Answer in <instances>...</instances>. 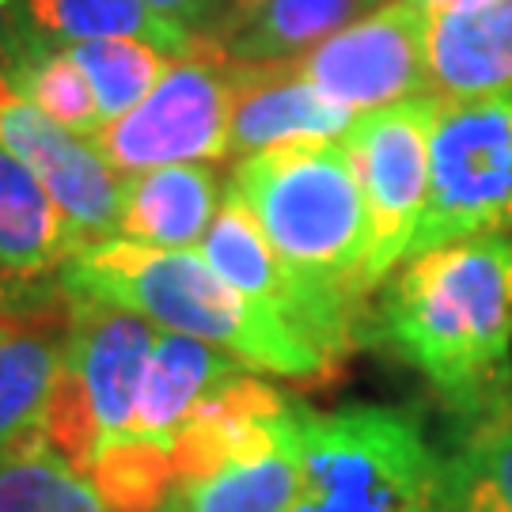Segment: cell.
<instances>
[{
  "mask_svg": "<svg viewBox=\"0 0 512 512\" xmlns=\"http://www.w3.org/2000/svg\"><path fill=\"white\" fill-rule=\"evenodd\" d=\"M224 194L255 217L281 266L334 327L353 346L368 338V209L346 141H293L243 156Z\"/></svg>",
  "mask_w": 512,
  "mask_h": 512,
  "instance_id": "2",
  "label": "cell"
},
{
  "mask_svg": "<svg viewBox=\"0 0 512 512\" xmlns=\"http://www.w3.org/2000/svg\"><path fill=\"white\" fill-rule=\"evenodd\" d=\"M220 183L205 164H167L129 175L122 236L148 247L194 251L217 217Z\"/></svg>",
  "mask_w": 512,
  "mask_h": 512,
  "instance_id": "19",
  "label": "cell"
},
{
  "mask_svg": "<svg viewBox=\"0 0 512 512\" xmlns=\"http://www.w3.org/2000/svg\"><path fill=\"white\" fill-rule=\"evenodd\" d=\"M80 251L73 228L38 175L0 145V315L65 293L61 270Z\"/></svg>",
  "mask_w": 512,
  "mask_h": 512,
  "instance_id": "11",
  "label": "cell"
},
{
  "mask_svg": "<svg viewBox=\"0 0 512 512\" xmlns=\"http://www.w3.org/2000/svg\"><path fill=\"white\" fill-rule=\"evenodd\" d=\"M4 80L12 84L19 99H27L31 107H38L76 137H95L107 126L103 110L95 103L92 80L73 61L69 46H54L50 38L27 31Z\"/></svg>",
  "mask_w": 512,
  "mask_h": 512,
  "instance_id": "21",
  "label": "cell"
},
{
  "mask_svg": "<svg viewBox=\"0 0 512 512\" xmlns=\"http://www.w3.org/2000/svg\"><path fill=\"white\" fill-rule=\"evenodd\" d=\"M202 258L236 293L251 296L262 308H274L296 330H304L311 342L327 353L330 365H338V357H346L353 349V338L334 327V319L315 304V296L281 266V258L266 243L255 217L228 194H224L209 232L202 236Z\"/></svg>",
  "mask_w": 512,
  "mask_h": 512,
  "instance_id": "14",
  "label": "cell"
},
{
  "mask_svg": "<svg viewBox=\"0 0 512 512\" xmlns=\"http://www.w3.org/2000/svg\"><path fill=\"white\" fill-rule=\"evenodd\" d=\"M69 54L92 80L95 103L107 122L137 107L171 69V57L141 38H84L69 42Z\"/></svg>",
  "mask_w": 512,
  "mask_h": 512,
  "instance_id": "25",
  "label": "cell"
},
{
  "mask_svg": "<svg viewBox=\"0 0 512 512\" xmlns=\"http://www.w3.org/2000/svg\"><path fill=\"white\" fill-rule=\"evenodd\" d=\"M69 319V289L42 308L0 315V456L42 437V414L65 365Z\"/></svg>",
  "mask_w": 512,
  "mask_h": 512,
  "instance_id": "16",
  "label": "cell"
},
{
  "mask_svg": "<svg viewBox=\"0 0 512 512\" xmlns=\"http://www.w3.org/2000/svg\"><path fill=\"white\" fill-rule=\"evenodd\" d=\"M425 65L440 103L512 92V0H452L433 12Z\"/></svg>",
  "mask_w": 512,
  "mask_h": 512,
  "instance_id": "15",
  "label": "cell"
},
{
  "mask_svg": "<svg viewBox=\"0 0 512 512\" xmlns=\"http://www.w3.org/2000/svg\"><path fill=\"white\" fill-rule=\"evenodd\" d=\"M505 232H512V92L440 103L429 202L406 258Z\"/></svg>",
  "mask_w": 512,
  "mask_h": 512,
  "instance_id": "5",
  "label": "cell"
},
{
  "mask_svg": "<svg viewBox=\"0 0 512 512\" xmlns=\"http://www.w3.org/2000/svg\"><path fill=\"white\" fill-rule=\"evenodd\" d=\"M27 12L50 38H141L171 61L202 54V31L152 12L145 0H27Z\"/></svg>",
  "mask_w": 512,
  "mask_h": 512,
  "instance_id": "20",
  "label": "cell"
},
{
  "mask_svg": "<svg viewBox=\"0 0 512 512\" xmlns=\"http://www.w3.org/2000/svg\"><path fill=\"white\" fill-rule=\"evenodd\" d=\"M156 512H186V509H183V501H179V494H175V497H171V501L164 505V509H156Z\"/></svg>",
  "mask_w": 512,
  "mask_h": 512,
  "instance_id": "30",
  "label": "cell"
},
{
  "mask_svg": "<svg viewBox=\"0 0 512 512\" xmlns=\"http://www.w3.org/2000/svg\"><path fill=\"white\" fill-rule=\"evenodd\" d=\"M429 16L410 0H387L338 35L289 57L296 73L353 114L429 95L425 65Z\"/></svg>",
  "mask_w": 512,
  "mask_h": 512,
  "instance_id": "8",
  "label": "cell"
},
{
  "mask_svg": "<svg viewBox=\"0 0 512 512\" xmlns=\"http://www.w3.org/2000/svg\"><path fill=\"white\" fill-rule=\"evenodd\" d=\"M444 512H512V406L475 421L444 459Z\"/></svg>",
  "mask_w": 512,
  "mask_h": 512,
  "instance_id": "23",
  "label": "cell"
},
{
  "mask_svg": "<svg viewBox=\"0 0 512 512\" xmlns=\"http://www.w3.org/2000/svg\"><path fill=\"white\" fill-rule=\"evenodd\" d=\"M440 99L418 95L395 107L361 114L346 137L349 160L368 209V293L406 258L429 202V160Z\"/></svg>",
  "mask_w": 512,
  "mask_h": 512,
  "instance_id": "7",
  "label": "cell"
},
{
  "mask_svg": "<svg viewBox=\"0 0 512 512\" xmlns=\"http://www.w3.org/2000/svg\"><path fill=\"white\" fill-rule=\"evenodd\" d=\"M376 0H255L236 12H217L202 35L228 61H285L357 23Z\"/></svg>",
  "mask_w": 512,
  "mask_h": 512,
  "instance_id": "18",
  "label": "cell"
},
{
  "mask_svg": "<svg viewBox=\"0 0 512 512\" xmlns=\"http://www.w3.org/2000/svg\"><path fill=\"white\" fill-rule=\"evenodd\" d=\"M239 372V361L224 349L179 330H160L148 353L145 380L137 391V414L129 440H148L171 452V440L202 399Z\"/></svg>",
  "mask_w": 512,
  "mask_h": 512,
  "instance_id": "17",
  "label": "cell"
},
{
  "mask_svg": "<svg viewBox=\"0 0 512 512\" xmlns=\"http://www.w3.org/2000/svg\"><path fill=\"white\" fill-rule=\"evenodd\" d=\"M300 414L304 406L285 399L277 387L236 372L209 399H202V406L179 425L171 440L179 490L202 482L228 463L258 459L281 448L300 433Z\"/></svg>",
  "mask_w": 512,
  "mask_h": 512,
  "instance_id": "12",
  "label": "cell"
},
{
  "mask_svg": "<svg viewBox=\"0 0 512 512\" xmlns=\"http://www.w3.org/2000/svg\"><path fill=\"white\" fill-rule=\"evenodd\" d=\"M88 478L110 512H156L179 494V471L171 452L148 440L107 444L95 456Z\"/></svg>",
  "mask_w": 512,
  "mask_h": 512,
  "instance_id": "26",
  "label": "cell"
},
{
  "mask_svg": "<svg viewBox=\"0 0 512 512\" xmlns=\"http://www.w3.org/2000/svg\"><path fill=\"white\" fill-rule=\"evenodd\" d=\"M228 160L293 141H342L361 114L334 103L285 61H228Z\"/></svg>",
  "mask_w": 512,
  "mask_h": 512,
  "instance_id": "13",
  "label": "cell"
},
{
  "mask_svg": "<svg viewBox=\"0 0 512 512\" xmlns=\"http://www.w3.org/2000/svg\"><path fill=\"white\" fill-rule=\"evenodd\" d=\"M376 4H387V0H376Z\"/></svg>",
  "mask_w": 512,
  "mask_h": 512,
  "instance_id": "32",
  "label": "cell"
},
{
  "mask_svg": "<svg viewBox=\"0 0 512 512\" xmlns=\"http://www.w3.org/2000/svg\"><path fill=\"white\" fill-rule=\"evenodd\" d=\"M232 76L228 57L202 35V54L171 61L164 80L122 118L88 137L122 175L167 164L228 160Z\"/></svg>",
  "mask_w": 512,
  "mask_h": 512,
  "instance_id": "6",
  "label": "cell"
},
{
  "mask_svg": "<svg viewBox=\"0 0 512 512\" xmlns=\"http://www.w3.org/2000/svg\"><path fill=\"white\" fill-rule=\"evenodd\" d=\"M410 4H414V8H421L425 16H433V12H440V8H448L452 0H410Z\"/></svg>",
  "mask_w": 512,
  "mask_h": 512,
  "instance_id": "29",
  "label": "cell"
},
{
  "mask_svg": "<svg viewBox=\"0 0 512 512\" xmlns=\"http://www.w3.org/2000/svg\"><path fill=\"white\" fill-rule=\"evenodd\" d=\"M0 512H110L92 478L35 437L0 456Z\"/></svg>",
  "mask_w": 512,
  "mask_h": 512,
  "instance_id": "24",
  "label": "cell"
},
{
  "mask_svg": "<svg viewBox=\"0 0 512 512\" xmlns=\"http://www.w3.org/2000/svg\"><path fill=\"white\" fill-rule=\"evenodd\" d=\"M0 145L35 171L38 183L46 186V194L69 220L80 251L122 239L129 179H122L103 160V152L92 141L69 133L27 99H19L4 76H0Z\"/></svg>",
  "mask_w": 512,
  "mask_h": 512,
  "instance_id": "9",
  "label": "cell"
},
{
  "mask_svg": "<svg viewBox=\"0 0 512 512\" xmlns=\"http://www.w3.org/2000/svg\"><path fill=\"white\" fill-rule=\"evenodd\" d=\"M300 497V433L258 459L228 463L179 490L186 512H293Z\"/></svg>",
  "mask_w": 512,
  "mask_h": 512,
  "instance_id": "22",
  "label": "cell"
},
{
  "mask_svg": "<svg viewBox=\"0 0 512 512\" xmlns=\"http://www.w3.org/2000/svg\"><path fill=\"white\" fill-rule=\"evenodd\" d=\"M293 512H444V459L414 410L304 406Z\"/></svg>",
  "mask_w": 512,
  "mask_h": 512,
  "instance_id": "4",
  "label": "cell"
},
{
  "mask_svg": "<svg viewBox=\"0 0 512 512\" xmlns=\"http://www.w3.org/2000/svg\"><path fill=\"white\" fill-rule=\"evenodd\" d=\"M368 338L414 365L456 418L512 406V236L414 255L387 285Z\"/></svg>",
  "mask_w": 512,
  "mask_h": 512,
  "instance_id": "1",
  "label": "cell"
},
{
  "mask_svg": "<svg viewBox=\"0 0 512 512\" xmlns=\"http://www.w3.org/2000/svg\"><path fill=\"white\" fill-rule=\"evenodd\" d=\"M152 12H160V16L175 19V23H183V27H198L202 19L217 16L220 12V0H145Z\"/></svg>",
  "mask_w": 512,
  "mask_h": 512,
  "instance_id": "27",
  "label": "cell"
},
{
  "mask_svg": "<svg viewBox=\"0 0 512 512\" xmlns=\"http://www.w3.org/2000/svg\"><path fill=\"white\" fill-rule=\"evenodd\" d=\"M61 285L76 296L137 311L156 327L202 338L258 372L308 380L334 368L327 353L285 315L236 293L202 251L110 239L76 251L61 270Z\"/></svg>",
  "mask_w": 512,
  "mask_h": 512,
  "instance_id": "3",
  "label": "cell"
},
{
  "mask_svg": "<svg viewBox=\"0 0 512 512\" xmlns=\"http://www.w3.org/2000/svg\"><path fill=\"white\" fill-rule=\"evenodd\" d=\"M69 296H73V319L65 338V368L88 395L103 452L107 444L129 440L133 433L137 391L160 330L129 308L92 296Z\"/></svg>",
  "mask_w": 512,
  "mask_h": 512,
  "instance_id": "10",
  "label": "cell"
},
{
  "mask_svg": "<svg viewBox=\"0 0 512 512\" xmlns=\"http://www.w3.org/2000/svg\"><path fill=\"white\" fill-rule=\"evenodd\" d=\"M247 4H255V0H228L220 12H236V8H247Z\"/></svg>",
  "mask_w": 512,
  "mask_h": 512,
  "instance_id": "31",
  "label": "cell"
},
{
  "mask_svg": "<svg viewBox=\"0 0 512 512\" xmlns=\"http://www.w3.org/2000/svg\"><path fill=\"white\" fill-rule=\"evenodd\" d=\"M23 35H27V31L19 27L12 0H0V76H8V69H12V57H16Z\"/></svg>",
  "mask_w": 512,
  "mask_h": 512,
  "instance_id": "28",
  "label": "cell"
}]
</instances>
